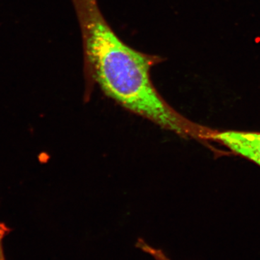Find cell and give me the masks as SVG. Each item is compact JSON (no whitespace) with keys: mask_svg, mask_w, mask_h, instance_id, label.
Wrapping results in <instances>:
<instances>
[{"mask_svg":"<svg viewBox=\"0 0 260 260\" xmlns=\"http://www.w3.org/2000/svg\"><path fill=\"white\" fill-rule=\"evenodd\" d=\"M10 232V229L6 224L0 222V260H5L3 242L5 236Z\"/></svg>","mask_w":260,"mask_h":260,"instance_id":"3957f363","label":"cell"},{"mask_svg":"<svg viewBox=\"0 0 260 260\" xmlns=\"http://www.w3.org/2000/svg\"><path fill=\"white\" fill-rule=\"evenodd\" d=\"M203 141L218 143L232 153L247 159L260 167V132L218 130L206 127Z\"/></svg>","mask_w":260,"mask_h":260,"instance_id":"7a4b0ae2","label":"cell"},{"mask_svg":"<svg viewBox=\"0 0 260 260\" xmlns=\"http://www.w3.org/2000/svg\"><path fill=\"white\" fill-rule=\"evenodd\" d=\"M83 39L85 76L129 112L185 138L198 140L202 125L173 109L154 86L150 70L160 56L126 44L108 23L97 0H71Z\"/></svg>","mask_w":260,"mask_h":260,"instance_id":"6da1fadb","label":"cell"}]
</instances>
